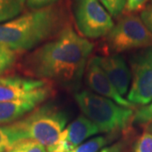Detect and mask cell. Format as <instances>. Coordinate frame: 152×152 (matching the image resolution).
<instances>
[{"instance_id":"obj_20","label":"cell","mask_w":152,"mask_h":152,"mask_svg":"<svg viewBox=\"0 0 152 152\" xmlns=\"http://www.w3.org/2000/svg\"><path fill=\"white\" fill-rule=\"evenodd\" d=\"M21 147L22 152H48L44 145L32 140H23Z\"/></svg>"},{"instance_id":"obj_11","label":"cell","mask_w":152,"mask_h":152,"mask_svg":"<svg viewBox=\"0 0 152 152\" xmlns=\"http://www.w3.org/2000/svg\"><path fill=\"white\" fill-rule=\"evenodd\" d=\"M95 57L118 93L123 96H125L129 90L132 74L124 58L118 53Z\"/></svg>"},{"instance_id":"obj_9","label":"cell","mask_w":152,"mask_h":152,"mask_svg":"<svg viewBox=\"0 0 152 152\" xmlns=\"http://www.w3.org/2000/svg\"><path fill=\"white\" fill-rule=\"evenodd\" d=\"M98 133L100 131L97 126L86 116L80 115L67 126L61 133L58 142L47 151L48 152H69Z\"/></svg>"},{"instance_id":"obj_13","label":"cell","mask_w":152,"mask_h":152,"mask_svg":"<svg viewBox=\"0 0 152 152\" xmlns=\"http://www.w3.org/2000/svg\"><path fill=\"white\" fill-rule=\"evenodd\" d=\"M26 6V0H0V24L18 17Z\"/></svg>"},{"instance_id":"obj_3","label":"cell","mask_w":152,"mask_h":152,"mask_svg":"<svg viewBox=\"0 0 152 152\" xmlns=\"http://www.w3.org/2000/svg\"><path fill=\"white\" fill-rule=\"evenodd\" d=\"M75 100L84 116L96 125L101 133H121L133 123V109L122 107L98 94L82 91L75 94Z\"/></svg>"},{"instance_id":"obj_5","label":"cell","mask_w":152,"mask_h":152,"mask_svg":"<svg viewBox=\"0 0 152 152\" xmlns=\"http://www.w3.org/2000/svg\"><path fill=\"white\" fill-rule=\"evenodd\" d=\"M108 50L114 53H123L132 49L152 47V34L142 22L140 17L127 14L106 36Z\"/></svg>"},{"instance_id":"obj_4","label":"cell","mask_w":152,"mask_h":152,"mask_svg":"<svg viewBox=\"0 0 152 152\" xmlns=\"http://www.w3.org/2000/svg\"><path fill=\"white\" fill-rule=\"evenodd\" d=\"M68 122L67 114L53 106L46 105L34 109L13 124L23 140L37 142L48 149L58 142Z\"/></svg>"},{"instance_id":"obj_10","label":"cell","mask_w":152,"mask_h":152,"mask_svg":"<svg viewBox=\"0 0 152 152\" xmlns=\"http://www.w3.org/2000/svg\"><path fill=\"white\" fill-rule=\"evenodd\" d=\"M84 75L87 86L96 94L108 98L122 107L131 109L135 107L134 104L129 102L128 99H125L118 93L105 72L98 64L96 57H92L88 61Z\"/></svg>"},{"instance_id":"obj_23","label":"cell","mask_w":152,"mask_h":152,"mask_svg":"<svg viewBox=\"0 0 152 152\" xmlns=\"http://www.w3.org/2000/svg\"><path fill=\"white\" fill-rule=\"evenodd\" d=\"M148 1L149 0H128L124 11L128 14H133L141 10L146 5Z\"/></svg>"},{"instance_id":"obj_12","label":"cell","mask_w":152,"mask_h":152,"mask_svg":"<svg viewBox=\"0 0 152 152\" xmlns=\"http://www.w3.org/2000/svg\"><path fill=\"white\" fill-rule=\"evenodd\" d=\"M39 104L36 101H0V125L16 122L26 114L32 112Z\"/></svg>"},{"instance_id":"obj_6","label":"cell","mask_w":152,"mask_h":152,"mask_svg":"<svg viewBox=\"0 0 152 152\" xmlns=\"http://www.w3.org/2000/svg\"><path fill=\"white\" fill-rule=\"evenodd\" d=\"M73 10L76 26L85 37H106L113 27V17L98 0H74Z\"/></svg>"},{"instance_id":"obj_2","label":"cell","mask_w":152,"mask_h":152,"mask_svg":"<svg viewBox=\"0 0 152 152\" xmlns=\"http://www.w3.org/2000/svg\"><path fill=\"white\" fill-rule=\"evenodd\" d=\"M66 19L64 8L57 4L28 11L0 24V43L16 53L35 50L67 26Z\"/></svg>"},{"instance_id":"obj_18","label":"cell","mask_w":152,"mask_h":152,"mask_svg":"<svg viewBox=\"0 0 152 152\" xmlns=\"http://www.w3.org/2000/svg\"><path fill=\"white\" fill-rule=\"evenodd\" d=\"M132 152H152V134L145 131L136 140Z\"/></svg>"},{"instance_id":"obj_19","label":"cell","mask_w":152,"mask_h":152,"mask_svg":"<svg viewBox=\"0 0 152 152\" xmlns=\"http://www.w3.org/2000/svg\"><path fill=\"white\" fill-rule=\"evenodd\" d=\"M152 121V102L139 109L134 115L133 123L137 124H149Z\"/></svg>"},{"instance_id":"obj_17","label":"cell","mask_w":152,"mask_h":152,"mask_svg":"<svg viewBox=\"0 0 152 152\" xmlns=\"http://www.w3.org/2000/svg\"><path fill=\"white\" fill-rule=\"evenodd\" d=\"M113 18H118L125 10L128 0H98Z\"/></svg>"},{"instance_id":"obj_27","label":"cell","mask_w":152,"mask_h":152,"mask_svg":"<svg viewBox=\"0 0 152 152\" xmlns=\"http://www.w3.org/2000/svg\"><path fill=\"white\" fill-rule=\"evenodd\" d=\"M151 3H152V0H151Z\"/></svg>"},{"instance_id":"obj_14","label":"cell","mask_w":152,"mask_h":152,"mask_svg":"<svg viewBox=\"0 0 152 152\" xmlns=\"http://www.w3.org/2000/svg\"><path fill=\"white\" fill-rule=\"evenodd\" d=\"M21 141V135L13 123L0 126V152H6Z\"/></svg>"},{"instance_id":"obj_16","label":"cell","mask_w":152,"mask_h":152,"mask_svg":"<svg viewBox=\"0 0 152 152\" xmlns=\"http://www.w3.org/2000/svg\"><path fill=\"white\" fill-rule=\"evenodd\" d=\"M17 53L4 44L0 43V76L15 65Z\"/></svg>"},{"instance_id":"obj_25","label":"cell","mask_w":152,"mask_h":152,"mask_svg":"<svg viewBox=\"0 0 152 152\" xmlns=\"http://www.w3.org/2000/svg\"><path fill=\"white\" fill-rule=\"evenodd\" d=\"M6 152H22V147H21V142L18 143L17 145H15L13 148L10 149L9 151H7Z\"/></svg>"},{"instance_id":"obj_7","label":"cell","mask_w":152,"mask_h":152,"mask_svg":"<svg viewBox=\"0 0 152 152\" xmlns=\"http://www.w3.org/2000/svg\"><path fill=\"white\" fill-rule=\"evenodd\" d=\"M132 80L128 101L134 106L152 102V47L143 48L131 56Z\"/></svg>"},{"instance_id":"obj_22","label":"cell","mask_w":152,"mask_h":152,"mask_svg":"<svg viewBox=\"0 0 152 152\" xmlns=\"http://www.w3.org/2000/svg\"><path fill=\"white\" fill-rule=\"evenodd\" d=\"M140 17L144 25L152 34V4L146 5L142 10Z\"/></svg>"},{"instance_id":"obj_1","label":"cell","mask_w":152,"mask_h":152,"mask_svg":"<svg viewBox=\"0 0 152 152\" xmlns=\"http://www.w3.org/2000/svg\"><path fill=\"white\" fill-rule=\"evenodd\" d=\"M93 48L92 42L67 26L55 37L27 55L22 61V70L35 79L78 88Z\"/></svg>"},{"instance_id":"obj_24","label":"cell","mask_w":152,"mask_h":152,"mask_svg":"<svg viewBox=\"0 0 152 152\" xmlns=\"http://www.w3.org/2000/svg\"><path fill=\"white\" fill-rule=\"evenodd\" d=\"M99 152H124V145L122 143H117L107 147H104Z\"/></svg>"},{"instance_id":"obj_8","label":"cell","mask_w":152,"mask_h":152,"mask_svg":"<svg viewBox=\"0 0 152 152\" xmlns=\"http://www.w3.org/2000/svg\"><path fill=\"white\" fill-rule=\"evenodd\" d=\"M53 95L45 80L18 75L0 76V101H36L42 103Z\"/></svg>"},{"instance_id":"obj_26","label":"cell","mask_w":152,"mask_h":152,"mask_svg":"<svg viewBox=\"0 0 152 152\" xmlns=\"http://www.w3.org/2000/svg\"><path fill=\"white\" fill-rule=\"evenodd\" d=\"M148 131H150L152 134V121L149 123V125H148Z\"/></svg>"},{"instance_id":"obj_15","label":"cell","mask_w":152,"mask_h":152,"mask_svg":"<svg viewBox=\"0 0 152 152\" xmlns=\"http://www.w3.org/2000/svg\"><path fill=\"white\" fill-rule=\"evenodd\" d=\"M110 142V139L106 136H96L88 140L69 152H99Z\"/></svg>"},{"instance_id":"obj_21","label":"cell","mask_w":152,"mask_h":152,"mask_svg":"<svg viewBox=\"0 0 152 152\" xmlns=\"http://www.w3.org/2000/svg\"><path fill=\"white\" fill-rule=\"evenodd\" d=\"M58 0H26V4L31 10H40L56 4Z\"/></svg>"}]
</instances>
